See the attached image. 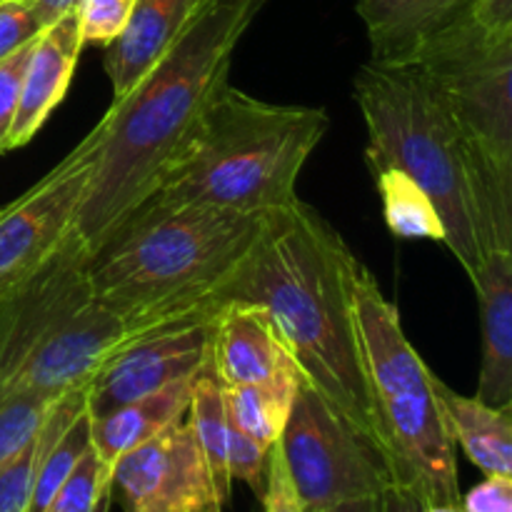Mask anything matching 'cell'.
<instances>
[{
    "label": "cell",
    "mask_w": 512,
    "mask_h": 512,
    "mask_svg": "<svg viewBox=\"0 0 512 512\" xmlns=\"http://www.w3.org/2000/svg\"><path fill=\"white\" fill-rule=\"evenodd\" d=\"M268 0H203L163 58L100 118L103 145L70 235L93 253L145 203L228 83L233 55Z\"/></svg>",
    "instance_id": "1"
},
{
    "label": "cell",
    "mask_w": 512,
    "mask_h": 512,
    "mask_svg": "<svg viewBox=\"0 0 512 512\" xmlns=\"http://www.w3.org/2000/svg\"><path fill=\"white\" fill-rule=\"evenodd\" d=\"M355 265L358 255L338 230L313 205L295 198L265 213L258 243L220 290L218 308L228 303L263 308L300 378L380 448L355 328Z\"/></svg>",
    "instance_id": "2"
},
{
    "label": "cell",
    "mask_w": 512,
    "mask_h": 512,
    "mask_svg": "<svg viewBox=\"0 0 512 512\" xmlns=\"http://www.w3.org/2000/svg\"><path fill=\"white\" fill-rule=\"evenodd\" d=\"M368 128L370 173L400 170L428 193L443 220V245L465 273L485 253H512V173L473 148L415 63L368 60L353 78Z\"/></svg>",
    "instance_id": "3"
},
{
    "label": "cell",
    "mask_w": 512,
    "mask_h": 512,
    "mask_svg": "<svg viewBox=\"0 0 512 512\" xmlns=\"http://www.w3.org/2000/svg\"><path fill=\"white\" fill-rule=\"evenodd\" d=\"M265 215L215 205L145 203L93 253V295L148 335L218 315V295L248 260Z\"/></svg>",
    "instance_id": "4"
},
{
    "label": "cell",
    "mask_w": 512,
    "mask_h": 512,
    "mask_svg": "<svg viewBox=\"0 0 512 512\" xmlns=\"http://www.w3.org/2000/svg\"><path fill=\"white\" fill-rule=\"evenodd\" d=\"M328 128L325 108L268 103L228 80L145 203L273 213L298 198L300 170Z\"/></svg>",
    "instance_id": "5"
},
{
    "label": "cell",
    "mask_w": 512,
    "mask_h": 512,
    "mask_svg": "<svg viewBox=\"0 0 512 512\" xmlns=\"http://www.w3.org/2000/svg\"><path fill=\"white\" fill-rule=\"evenodd\" d=\"M88 253L65 235L30 273L0 290V400L18 393L58 400L88 388L100 365L143 338L90 288Z\"/></svg>",
    "instance_id": "6"
},
{
    "label": "cell",
    "mask_w": 512,
    "mask_h": 512,
    "mask_svg": "<svg viewBox=\"0 0 512 512\" xmlns=\"http://www.w3.org/2000/svg\"><path fill=\"white\" fill-rule=\"evenodd\" d=\"M353 305L380 450L395 485L413 490L425 508L460 505L458 455L435 395L438 375L430 373L405 335L398 305L385 298L360 260L353 273Z\"/></svg>",
    "instance_id": "7"
},
{
    "label": "cell",
    "mask_w": 512,
    "mask_h": 512,
    "mask_svg": "<svg viewBox=\"0 0 512 512\" xmlns=\"http://www.w3.org/2000/svg\"><path fill=\"white\" fill-rule=\"evenodd\" d=\"M410 63L428 75L465 140L512 173V35L483 33L465 10Z\"/></svg>",
    "instance_id": "8"
},
{
    "label": "cell",
    "mask_w": 512,
    "mask_h": 512,
    "mask_svg": "<svg viewBox=\"0 0 512 512\" xmlns=\"http://www.w3.org/2000/svg\"><path fill=\"white\" fill-rule=\"evenodd\" d=\"M278 448L305 512L378 500L395 483L383 450L305 380L293 400Z\"/></svg>",
    "instance_id": "9"
},
{
    "label": "cell",
    "mask_w": 512,
    "mask_h": 512,
    "mask_svg": "<svg viewBox=\"0 0 512 512\" xmlns=\"http://www.w3.org/2000/svg\"><path fill=\"white\" fill-rule=\"evenodd\" d=\"M103 125H95L48 175L0 208V290L43 263L73 228L98 163Z\"/></svg>",
    "instance_id": "10"
},
{
    "label": "cell",
    "mask_w": 512,
    "mask_h": 512,
    "mask_svg": "<svg viewBox=\"0 0 512 512\" xmlns=\"http://www.w3.org/2000/svg\"><path fill=\"white\" fill-rule=\"evenodd\" d=\"M110 500L123 512H223L188 415L115 460Z\"/></svg>",
    "instance_id": "11"
},
{
    "label": "cell",
    "mask_w": 512,
    "mask_h": 512,
    "mask_svg": "<svg viewBox=\"0 0 512 512\" xmlns=\"http://www.w3.org/2000/svg\"><path fill=\"white\" fill-rule=\"evenodd\" d=\"M213 320H190L153 330L115 350L85 388L90 418L158 393L178 380L195 378L210 360Z\"/></svg>",
    "instance_id": "12"
},
{
    "label": "cell",
    "mask_w": 512,
    "mask_h": 512,
    "mask_svg": "<svg viewBox=\"0 0 512 512\" xmlns=\"http://www.w3.org/2000/svg\"><path fill=\"white\" fill-rule=\"evenodd\" d=\"M210 368L223 388L300 373L273 320L250 303H228L218 310L210 333Z\"/></svg>",
    "instance_id": "13"
},
{
    "label": "cell",
    "mask_w": 512,
    "mask_h": 512,
    "mask_svg": "<svg viewBox=\"0 0 512 512\" xmlns=\"http://www.w3.org/2000/svg\"><path fill=\"white\" fill-rule=\"evenodd\" d=\"M83 48L75 10L40 30L20 80L18 110L8 135V150L28 145L53 110L63 103Z\"/></svg>",
    "instance_id": "14"
},
{
    "label": "cell",
    "mask_w": 512,
    "mask_h": 512,
    "mask_svg": "<svg viewBox=\"0 0 512 512\" xmlns=\"http://www.w3.org/2000/svg\"><path fill=\"white\" fill-rule=\"evenodd\" d=\"M468 275L478 295L483 333L475 398L512 408V253H485Z\"/></svg>",
    "instance_id": "15"
},
{
    "label": "cell",
    "mask_w": 512,
    "mask_h": 512,
    "mask_svg": "<svg viewBox=\"0 0 512 512\" xmlns=\"http://www.w3.org/2000/svg\"><path fill=\"white\" fill-rule=\"evenodd\" d=\"M203 0H133L123 33L105 48V73L113 103L163 58Z\"/></svg>",
    "instance_id": "16"
},
{
    "label": "cell",
    "mask_w": 512,
    "mask_h": 512,
    "mask_svg": "<svg viewBox=\"0 0 512 512\" xmlns=\"http://www.w3.org/2000/svg\"><path fill=\"white\" fill-rule=\"evenodd\" d=\"M470 0H355L370 40V60L410 63L420 45L463 15Z\"/></svg>",
    "instance_id": "17"
},
{
    "label": "cell",
    "mask_w": 512,
    "mask_h": 512,
    "mask_svg": "<svg viewBox=\"0 0 512 512\" xmlns=\"http://www.w3.org/2000/svg\"><path fill=\"white\" fill-rule=\"evenodd\" d=\"M435 395L455 448L485 478H512V408L455 393L440 378H435Z\"/></svg>",
    "instance_id": "18"
},
{
    "label": "cell",
    "mask_w": 512,
    "mask_h": 512,
    "mask_svg": "<svg viewBox=\"0 0 512 512\" xmlns=\"http://www.w3.org/2000/svg\"><path fill=\"white\" fill-rule=\"evenodd\" d=\"M193 380L195 378L178 380L158 393L143 395L120 408H113L110 413L90 418V445L98 458L108 468H113L120 455L130 453L183 420L188 413Z\"/></svg>",
    "instance_id": "19"
},
{
    "label": "cell",
    "mask_w": 512,
    "mask_h": 512,
    "mask_svg": "<svg viewBox=\"0 0 512 512\" xmlns=\"http://www.w3.org/2000/svg\"><path fill=\"white\" fill-rule=\"evenodd\" d=\"M185 415L193 425L195 440H198L200 453H203L215 498H218L220 508L225 510V505L230 503V495H233V480H230L228 473L230 423L228 413H225L223 385H220L218 375L210 368V360L195 375L193 393H190V405Z\"/></svg>",
    "instance_id": "20"
},
{
    "label": "cell",
    "mask_w": 512,
    "mask_h": 512,
    "mask_svg": "<svg viewBox=\"0 0 512 512\" xmlns=\"http://www.w3.org/2000/svg\"><path fill=\"white\" fill-rule=\"evenodd\" d=\"M300 383H303L300 373H290L278 380H270V383L223 388L225 413H228L230 425L248 438L258 440L265 448H273L288 423Z\"/></svg>",
    "instance_id": "21"
},
{
    "label": "cell",
    "mask_w": 512,
    "mask_h": 512,
    "mask_svg": "<svg viewBox=\"0 0 512 512\" xmlns=\"http://www.w3.org/2000/svg\"><path fill=\"white\" fill-rule=\"evenodd\" d=\"M383 220L398 240H435L443 243L445 228L438 208L423 188L400 170H380L375 173Z\"/></svg>",
    "instance_id": "22"
},
{
    "label": "cell",
    "mask_w": 512,
    "mask_h": 512,
    "mask_svg": "<svg viewBox=\"0 0 512 512\" xmlns=\"http://www.w3.org/2000/svg\"><path fill=\"white\" fill-rule=\"evenodd\" d=\"M90 448V415L88 410L80 413L65 430L55 433L50 443L45 445V453L40 455L38 470H35L33 493H30L28 512H45L58 495L60 485L70 475V470L78 465L85 450Z\"/></svg>",
    "instance_id": "23"
},
{
    "label": "cell",
    "mask_w": 512,
    "mask_h": 512,
    "mask_svg": "<svg viewBox=\"0 0 512 512\" xmlns=\"http://www.w3.org/2000/svg\"><path fill=\"white\" fill-rule=\"evenodd\" d=\"M110 495V468L90 445L45 512H98Z\"/></svg>",
    "instance_id": "24"
},
{
    "label": "cell",
    "mask_w": 512,
    "mask_h": 512,
    "mask_svg": "<svg viewBox=\"0 0 512 512\" xmlns=\"http://www.w3.org/2000/svg\"><path fill=\"white\" fill-rule=\"evenodd\" d=\"M53 400L18 393L0 400V468L38 435Z\"/></svg>",
    "instance_id": "25"
},
{
    "label": "cell",
    "mask_w": 512,
    "mask_h": 512,
    "mask_svg": "<svg viewBox=\"0 0 512 512\" xmlns=\"http://www.w3.org/2000/svg\"><path fill=\"white\" fill-rule=\"evenodd\" d=\"M133 0H80L75 8L78 35L83 45L93 43L108 48L128 23Z\"/></svg>",
    "instance_id": "26"
},
{
    "label": "cell",
    "mask_w": 512,
    "mask_h": 512,
    "mask_svg": "<svg viewBox=\"0 0 512 512\" xmlns=\"http://www.w3.org/2000/svg\"><path fill=\"white\" fill-rule=\"evenodd\" d=\"M268 455H270V448H265V445H260L258 440L248 438V435L240 433L238 428L230 425V438H228L230 480H240V483H245L255 495H258V498H263V490H265Z\"/></svg>",
    "instance_id": "27"
},
{
    "label": "cell",
    "mask_w": 512,
    "mask_h": 512,
    "mask_svg": "<svg viewBox=\"0 0 512 512\" xmlns=\"http://www.w3.org/2000/svg\"><path fill=\"white\" fill-rule=\"evenodd\" d=\"M43 28L28 0H0V60L38 38Z\"/></svg>",
    "instance_id": "28"
},
{
    "label": "cell",
    "mask_w": 512,
    "mask_h": 512,
    "mask_svg": "<svg viewBox=\"0 0 512 512\" xmlns=\"http://www.w3.org/2000/svg\"><path fill=\"white\" fill-rule=\"evenodd\" d=\"M33 43L35 40H30L28 45L0 60V155L8 153V135L10 128H13L15 110H18L20 80H23V70L25 63H28L30 50H33Z\"/></svg>",
    "instance_id": "29"
},
{
    "label": "cell",
    "mask_w": 512,
    "mask_h": 512,
    "mask_svg": "<svg viewBox=\"0 0 512 512\" xmlns=\"http://www.w3.org/2000/svg\"><path fill=\"white\" fill-rule=\"evenodd\" d=\"M260 503H263V512H305L298 495H295L293 483H290L288 468H285V460L278 443L270 448L268 473H265V490Z\"/></svg>",
    "instance_id": "30"
},
{
    "label": "cell",
    "mask_w": 512,
    "mask_h": 512,
    "mask_svg": "<svg viewBox=\"0 0 512 512\" xmlns=\"http://www.w3.org/2000/svg\"><path fill=\"white\" fill-rule=\"evenodd\" d=\"M465 512H512V478H485L460 498Z\"/></svg>",
    "instance_id": "31"
},
{
    "label": "cell",
    "mask_w": 512,
    "mask_h": 512,
    "mask_svg": "<svg viewBox=\"0 0 512 512\" xmlns=\"http://www.w3.org/2000/svg\"><path fill=\"white\" fill-rule=\"evenodd\" d=\"M468 15L483 33L512 35V0H470Z\"/></svg>",
    "instance_id": "32"
},
{
    "label": "cell",
    "mask_w": 512,
    "mask_h": 512,
    "mask_svg": "<svg viewBox=\"0 0 512 512\" xmlns=\"http://www.w3.org/2000/svg\"><path fill=\"white\" fill-rule=\"evenodd\" d=\"M425 505L420 503L418 495L413 490L403 488V485H390L383 495L378 498V512H423Z\"/></svg>",
    "instance_id": "33"
},
{
    "label": "cell",
    "mask_w": 512,
    "mask_h": 512,
    "mask_svg": "<svg viewBox=\"0 0 512 512\" xmlns=\"http://www.w3.org/2000/svg\"><path fill=\"white\" fill-rule=\"evenodd\" d=\"M78 3L80 0H28V5L33 8V13L38 15L43 25H50L58 18H63V15L73 13L78 8Z\"/></svg>",
    "instance_id": "34"
},
{
    "label": "cell",
    "mask_w": 512,
    "mask_h": 512,
    "mask_svg": "<svg viewBox=\"0 0 512 512\" xmlns=\"http://www.w3.org/2000/svg\"><path fill=\"white\" fill-rule=\"evenodd\" d=\"M328 512H378V500H355V503L338 505Z\"/></svg>",
    "instance_id": "35"
},
{
    "label": "cell",
    "mask_w": 512,
    "mask_h": 512,
    "mask_svg": "<svg viewBox=\"0 0 512 512\" xmlns=\"http://www.w3.org/2000/svg\"><path fill=\"white\" fill-rule=\"evenodd\" d=\"M423 512H465L460 505H428Z\"/></svg>",
    "instance_id": "36"
},
{
    "label": "cell",
    "mask_w": 512,
    "mask_h": 512,
    "mask_svg": "<svg viewBox=\"0 0 512 512\" xmlns=\"http://www.w3.org/2000/svg\"><path fill=\"white\" fill-rule=\"evenodd\" d=\"M110 505H113V500H110V495H108V500H105L103 508H100V512H108V510H110Z\"/></svg>",
    "instance_id": "37"
},
{
    "label": "cell",
    "mask_w": 512,
    "mask_h": 512,
    "mask_svg": "<svg viewBox=\"0 0 512 512\" xmlns=\"http://www.w3.org/2000/svg\"><path fill=\"white\" fill-rule=\"evenodd\" d=\"M98 512H100V510H98Z\"/></svg>",
    "instance_id": "38"
}]
</instances>
